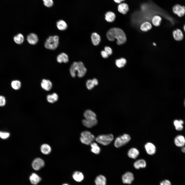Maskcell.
<instances>
[{
    "instance_id": "cell-1",
    "label": "cell",
    "mask_w": 185,
    "mask_h": 185,
    "mask_svg": "<svg viewBox=\"0 0 185 185\" xmlns=\"http://www.w3.org/2000/svg\"><path fill=\"white\" fill-rule=\"evenodd\" d=\"M106 36L108 39L110 41H113L115 39L117 40V43L119 45L124 43L127 38L124 31L121 29L117 27H113L107 31Z\"/></svg>"
},
{
    "instance_id": "cell-2",
    "label": "cell",
    "mask_w": 185,
    "mask_h": 185,
    "mask_svg": "<svg viewBox=\"0 0 185 185\" xmlns=\"http://www.w3.org/2000/svg\"><path fill=\"white\" fill-rule=\"evenodd\" d=\"M85 118L82 121V123L84 126L89 128L92 127L96 125L97 123L96 114L91 110H86L84 113Z\"/></svg>"
},
{
    "instance_id": "cell-3",
    "label": "cell",
    "mask_w": 185,
    "mask_h": 185,
    "mask_svg": "<svg viewBox=\"0 0 185 185\" xmlns=\"http://www.w3.org/2000/svg\"><path fill=\"white\" fill-rule=\"evenodd\" d=\"M70 71L71 75L72 77H75L76 76V72L77 71L78 76L79 78H82L86 74L87 69L81 62H75L71 64Z\"/></svg>"
},
{
    "instance_id": "cell-4",
    "label": "cell",
    "mask_w": 185,
    "mask_h": 185,
    "mask_svg": "<svg viewBox=\"0 0 185 185\" xmlns=\"http://www.w3.org/2000/svg\"><path fill=\"white\" fill-rule=\"evenodd\" d=\"M59 44V37L57 35L49 36L45 41L44 45L47 49L54 50L58 46Z\"/></svg>"
},
{
    "instance_id": "cell-5",
    "label": "cell",
    "mask_w": 185,
    "mask_h": 185,
    "mask_svg": "<svg viewBox=\"0 0 185 185\" xmlns=\"http://www.w3.org/2000/svg\"><path fill=\"white\" fill-rule=\"evenodd\" d=\"M131 139V137L129 134H124L116 139L114 143V146L116 147H120L127 144Z\"/></svg>"
},
{
    "instance_id": "cell-6",
    "label": "cell",
    "mask_w": 185,
    "mask_h": 185,
    "mask_svg": "<svg viewBox=\"0 0 185 185\" xmlns=\"http://www.w3.org/2000/svg\"><path fill=\"white\" fill-rule=\"evenodd\" d=\"M95 139L94 136L89 131H84L81 134L80 140L84 144L87 145L90 144Z\"/></svg>"
},
{
    "instance_id": "cell-7",
    "label": "cell",
    "mask_w": 185,
    "mask_h": 185,
    "mask_svg": "<svg viewBox=\"0 0 185 185\" xmlns=\"http://www.w3.org/2000/svg\"><path fill=\"white\" fill-rule=\"evenodd\" d=\"M114 138L113 135L111 134L101 135L97 136L95 140L98 143L104 145H107L111 142Z\"/></svg>"
},
{
    "instance_id": "cell-8",
    "label": "cell",
    "mask_w": 185,
    "mask_h": 185,
    "mask_svg": "<svg viewBox=\"0 0 185 185\" xmlns=\"http://www.w3.org/2000/svg\"><path fill=\"white\" fill-rule=\"evenodd\" d=\"M45 164L44 161L42 159L37 158L33 161L32 165L33 168L36 171L39 170L43 167Z\"/></svg>"
},
{
    "instance_id": "cell-9",
    "label": "cell",
    "mask_w": 185,
    "mask_h": 185,
    "mask_svg": "<svg viewBox=\"0 0 185 185\" xmlns=\"http://www.w3.org/2000/svg\"><path fill=\"white\" fill-rule=\"evenodd\" d=\"M173 11L178 16L181 17L185 14V7L179 4H176L173 7Z\"/></svg>"
},
{
    "instance_id": "cell-10",
    "label": "cell",
    "mask_w": 185,
    "mask_h": 185,
    "mask_svg": "<svg viewBox=\"0 0 185 185\" xmlns=\"http://www.w3.org/2000/svg\"><path fill=\"white\" fill-rule=\"evenodd\" d=\"M122 179L124 183L130 184L134 180L133 174L131 172H127L123 175Z\"/></svg>"
},
{
    "instance_id": "cell-11",
    "label": "cell",
    "mask_w": 185,
    "mask_h": 185,
    "mask_svg": "<svg viewBox=\"0 0 185 185\" xmlns=\"http://www.w3.org/2000/svg\"><path fill=\"white\" fill-rule=\"evenodd\" d=\"M144 147L146 151L148 154L152 155L155 153L156 147L153 143L148 142L145 144Z\"/></svg>"
},
{
    "instance_id": "cell-12",
    "label": "cell",
    "mask_w": 185,
    "mask_h": 185,
    "mask_svg": "<svg viewBox=\"0 0 185 185\" xmlns=\"http://www.w3.org/2000/svg\"><path fill=\"white\" fill-rule=\"evenodd\" d=\"M174 143L176 146L182 147L185 145V137L182 135H178L175 138Z\"/></svg>"
},
{
    "instance_id": "cell-13",
    "label": "cell",
    "mask_w": 185,
    "mask_h": 185,
    "mask_svg": "<svg viewBox=\"0 0 185 185\" xmlns=\"http://www.w3.org/2000/svg\"><path fill=\"white\" fill-rule=\"evenodd\" d=\"M27 40L29 44L34 45L38 43V38L36 34L33 33H31L27 36Z\"/></svg>"
},
{
    "instance_id": "cell-14",
    "label": "cell",
    "mask_w": 185,
    "mask_h": 185,
    "mask_svg": "<svg viewBox=\"0 0 185 185\" xmlns=\"http://www.w3.org/2000/svg\"><path fill=\"white\" fill-rule=\"evenodd\" d=\"M41 85L42 88L46 91H49L52 88V84L49 80L43 79L41 82Z\"/></svg>"
},
{
    "instance_id": "cell-15",
    "label": "cell",
    "mask_w": 185,
    "mask_h": 185,
    "mask_svg": "<svg viewBox=\"0 0 185 185\" xmlns=\"http://www.w3.org/2000/svg\"><path fill=\"white\" fill-rule=\"evenodd\" d=\"M129 10L128 6L127 4L126 3H121L118 7V12L123 14H125Z\"/></svg>"
},
{
    "instance_id": "cell-16",
    "label": "cell",
    "mask_w": 185,
    "mask_h": 185,
    "mask_svg": "<svg viewBox=\"0 0 185 185\" xmlns=\"http://www.w3.org/2000/svg\"><path fill=\"white\" fill-rule=\"evenodd\" d=\"M139 154L138 150L135 148H132L128 151L127 154L128 156L133 159H136Z\"/></svg>"
},
{
    "instance_id": "cell-17",
    "label": "cell",
    "mask_w": 185,
    "mask_h": 185,
    "mask_svg": "<svg viewBox=\"0 0 185 185\" xmlns=\"http://www.w3.org/2000/svg\"><path fill=\"white\" fill-rule=\"evenodd\" d=\"M57 61L59 63L62 62L67 63L68 62L69 59L68 55L64 53H62L58 55L57 58Z\"/></svg>"
},
{
    "instance_id": "cell-18",
    "label": "cell",
    "mask_w": 185,
    "mask_h": 185,
    "mask_svg": "<svg viewBox=\"0 0 185 185\" xmlns=\"http://www.w3.org/2000/svg\"><path fill=\"white\" fill-rule=\"evenodd\" d=\"M30 181L32 184H37L41 180V178L37 174L33 173L30 176L29 178Z\"/></svg>"
},
{
    "instance_id": "cell-19",
    "label": "cell",
    "mask_w": 185,
    "mask_h": 185,
    "mask_svg": "<svg viewBox=\"0 0 185 185\" xmlns=\"http://www.w3.org/2000/svg\"><path fill=\"white\" fill-rule=\"evenodd\" d=\"M173 35L174 39L178 41H181L183 38V34L182 31L180 29H177L173 31Z\"/></svg>"
},
{
    "instance_id": "cell-20",
    "label": "cell",
    "mask_w": 185,
    "mask_h": 185,
    "mask_svg": "<svg viewBox=\"0 0 185 185\" xmlns=\"http://www.w3.org/2000/svg\"><path fill=\"white\" fill-rule=\"evenodd\" d=\"M146 162L144 159H140L137 160L134 164V168L136 169L144 168L146 166Z\"/></svg>"
},
{
    "instance_id": "cell-21",
    "label": "cell",
    "mask_w": 185,
    "mask_h": 185,
    "mask_svg": "<svg viewBox=\"0 0 185 185\" xmlns=\"http://www.w3.org/2000/svg\"><path fill=\"white\" fill-rule=\"evenodd\" d=\"M91 40L93 44L94 45H97L99 44L100 41V37L97 33H93L91 35Z\"/></svg>"
},
{
    "instance_id": "cell-22",
    "label": "cell",
    "mask_w": 185,
    "mask_h": 185,
    "mask_svg": "<svg viewBox=\"0 0 185 185\" xmlns=\"http://www.w3.org/2000/svg\"><path fill=\"white\" fill-rule=\"evenodd\" d=\"M95 182L96 185H106V179L104 176L100 175L97 177Z\"/></svg>"
},
{
    "instance_id": "cell-23",
    "label": "cell",
    "mask_w": 185,
    "mask_h": 185,
    "mask_svg": "<svg viewBox=\"0 0 185 185\" xmlns=\"http://www.w3.org/2000/svg\"><path fill=\"white\" fill-rule=\"evenodd\" d=\"M116 15L113 12L108 11L105 14V19L108 22H112L115 20Z\"/></svg>"
},
{
    "instance_id": "cell-24",
    "label": "cell",
    "mask_w": 185,
    "mask_h": 185,
    "mask_svg": "<svg viewBox=\"0 0 185 185\" xmlns=\"http://www.w3.org/2000/svg\"><path fill=\"white\" fill-rule=\"evenodd\" d=\"M40 150L42 153L45 155L49 154L51 151V148L50 146L46 144H43L41 145Z\"/></svg>"
},
{
    "instance_id": "cell-25",
    "label": "cell",
    "mask_w": 185,
    "mask_h": 185,
    "mask_svg": "<svg viewBox=\"0 0 185 185\" xmlns=\"http://www.w3.org/2000/svg\"><path fill=\"white\" fill-rule=\"evenodd\" d=\"M140 29L142 31L146 32L152 28L151 24L149 22H145L142 23L140 26Z\"/></svg>"
},
{
    "instance_id": "cell-26",
    "label": "cell",
    "mask_w": 185,
    "mask_h": 185,
    "mask_svg": "<svg viewBox=\"0 0 185 185\" xmlns=\"http://www.w3.org/2000/svg\"><path fill=\"white\" fill-rule=\"evenodd\" d=\"M56 26L58 29L61 31L65 30L67 27V25L64 21L60 20L56 23Z\"/></svg>"
},
{
    "instance_id": "cell-27",
    "label": "cell",
    "mask_w": 185,
    "mask_h": 185,
    "mask_svg": "<svg viewBox=\"0 0 185 185\" xmlns=\"http://www.w3.org/2000/svg\"><path fill=\"white\" fill-rule=\"evenodd\" d=\"M162 20V18L160 16L158 15H155L153 17L152 22L154 25L158 26L160 25Z\"/></svg>"
},
{
    "instance_id": "cell-28",
    "label": "cell",
    "mask_w": 185,
    "mask_h": 185,
    "mask_svg": "<svg viewBox=\"0 0 185 185\" xmlns=\"http://www.w3.org/2000/svg\"><path fill=\"white\" fill-rule=\"evenodd\" d=\"M72 177L76 181H81L84 179V176L82 173L79 171H76L73 174Z\"/></svg>"
},
{
    "instance_id": "cell-29",
    "label": "cell",
    "mask_w": 185,
    "mask_h": 185,
    "mask_svg": "<svg viewBox=\"0 0 185 185\" xmlns=\"http://www.w3.org/2000/svg\"><path fill=\"white\" fill-rule=\"evenodd\" d=\"M58 97L57 94L54 93L51 95H48L47 97V99L49 103H53L58 100Z\"/></svg>"
},
{
    "instance_id": "cell-30",
    "label": "cell",
    "mask_w": 185,
    "mask_h": 185,
    "mask_svg": "<svg viewBox=\"0 0 185 185\" xmlns=\"http://www.w3.org/2000/svg\"><path fill=\"white\" fill-rule=\"evenodd\" d=\"M91 151L96 154H98L100 151V149L97 144L95 142L92 143L91 144Z\"/></svg>"
},
{
    "instance_id": "cell-31",
    "label": "cell",
    "mask_w": 185,
    "mask_h": 185,
    "mask_svg": "<svg viewBox=\"0 0 185 185\" xmlns=\"http://www.w3.org/2000/svg\"><path fill=\"white\" fill-rule=\"evenodd\" d=\"M126 59L124 58L116 59L115 61L116 66L118 68H121L123 67L126 63Z\"/></svg>"
},
{
    "instance_id": "cell-32",
    "label": "cell",
    "mask_w": 185,
    "mask_h": 185,
    "mask_svg": "<svg viewBox=\"0 0 185 185\" xmlns=\"http://www.w3.org/2000/svg\"><path fill=\"white\" fill-rule=\"evenodd\" d=\"M14 40L16 43L20 44L23 42L24 41V37L22 34L21 33H19L14 36Z\"/></svg>"
},
{
    "instance_id": "cell-33",
    "label": "cell",
    "mask_w": 185,
    "mask_h": 185,
    "mask_svg": "<svg viewBox=\"0 0 185 185\" xmlns=\"http://www.w3.org/2000/svg\"><path fill=\"white\" fill-rule=\"evenodd\" d=\"M21 82L18 80H13L11 83L12 87L15 90L19 89L21 87Z\"/></svg>"
},
{
    "instance_id": "cell-34",
    "label": "cell",
    "mask_w": 185,
    "mask_h": 185,
    "mask_svg": "<svg viewBox=\"0 0 185 185\" xmlns=\"http://www.w3.org/2000/svg\"><path fill=\"white\" fill-rule=\"evenodd\" d=\"M173 124L176 130L177 131H180L183 129V126L179 120H175L173 122Z\"/></svg>"
},
{
    "instance_id": "cell-35",
    "label": "cell",
    "mask_w": 185,
    "mask_h": 185,
    "mask_svg": "<svg viewBox=\"0 0 185 185\" xmlns=\"http://www.w3.org/2000/svg\"><path fill=\"white\" fill-rule=\"evenodd\" d=\"M86 85L87 88L90 90L94 87V85L93 84L91 80H88L86 82Z\"/></svg>"
},
{
    "instance_id": "cell-36",
    "label": "cell",
    "mask_w": 185,
    "mask_h": 185,
    "mask_svg": "<svg viewBox=\"0 0 185 185\" xmlns=\"http://www.w3.org/2000/svg\"><path fill=\"white\" fill-rule=\"evenodd\" d=\"M44 5L48 7H51L53 4L52 0H43Z\"/></svg>"
},
{
    "instance_id": "cell-37",
    "label": "cell",
    "mask_w": 185,
    "mask_h": 185,
    "mask_svg": "<svg viewBox=\"0 0 185 185\" xmlns=\"http://www.w3.org/2000/svg\"><path fill=\"white\" fill-rule=\"evenodd\" d=\"M10 135V133H8L0 131V137L3 139L8 138Z\"/></svg>"
},
{
    "instance_id": "cell-38",
    "label": "cell",
    "mask_w": 185,
    "mask_h": 185,
    "mask_svg": "<svg viewBox=\"0 0 185 185\" xmlns=\"http://www.w3.org/2000/svg\"><path fill=\"white\" fill-rule=\"evenodd\" d=\"M6 103L5 97L2 96H0V106H4Z\"/></svg>"
},
{
    "instance_id": "cell-39",
    "label": "cell",
    "mask_w": 185,
    "mask_h": 185,
    "mask_svg": "<svg viewBox=\"0 0 185 185\" xmlns=\"http://www.w3.org/2000/svg\"><path fill=\"white\" fill-rule=\"evenodd\" d=\"M104 51L108 55H111L112 53V50L111 48L109 47H105L104 48Z\"/></svg>"
},
{
    "instance_id": "cell-40",
    "label": "cell",
    "mask_w": 185,
    "mask_h": 185,
    "mask_svg": "<svg viewBox=\"0 0 185 185\" xmlns=\"http://www.w3.org/2000/svg\"><path fill=\"white\" fill-rule=\"evenodd\" d=\"M160 185H171V184L169 181L165 180L161 182Z\"/></svg>"
},
{
    "instance_id": "cell-41",
    "label": "cell",
    "mask_w": 185,
    "mask_h": 185,
    "mask_svg": "<svg viewBox=\"0 0 185 185\" xmlns=\"http://www.w3.org/2000/svg\"><path fill=\"white\" fill-rule=\"evenodd\" d=\"M101 54L102 57L104 58H106L108 57V55L104 50L101 51Z\"/></svg>"
},
{
    "instance_id": "cell-42",
    "label": "cell",
    "mask_w": 185,
    "mask_h": 185,
    "mask_svg": "<svg viewBox=\"0 0 185 185\" xmlns=\"http://www.w3.org/2000/svg\"><path fill=\"white\" fill-rule=\"evenodd\" d=\"M92 80L94 86H96L98 84V81L97 79L95 78Z\"/></svg>"
},
{
    "instance_id": "cell-43",
    "label": "cell",
    "mask_w": 185,
    "mask_h": 185,
    "mask_svg": "<svg viewBox=\"0 0 185 185\" xmlns=\"http://www.w3.org/2000/svg\"><path fill=\"white\" fill-rule=\"evenodd\" d=\"M114 1L117 3H120L122 2L120 0H114Z\"/></svg>"
},
{
    "instance_id": "cell-44",
    "label": "cell",
    "mask_w": 185,
    "mask_h": 185,
    "mask_svg": "<svg viewBox=\"0 0 185 185\" xmlns=\"http://www.w3.org/2000/svg\"><path fill=\"white\" fill-rule=\"evenodd\" d=\"M181 150L182 152L185 153V147H182Z\"/></svg>"
},
{
    "instance_id": "cell-45",
    "label": "cell",
    "mask_w": 185,
    "mask_h": 185,
    "mask_svg": "<svg viewBox=\"0 0 185 185\" xmlns=\"http://www.w3.org/2000/svg\"><path fill=\"white\" fill-rule=\"evenodd\" d=\"M179 121L182 125H183V124L184 122L183 120H182L180 119L179 120Z\"/></svg>"
},
{
    "instance_id": "cell-46",
    "label": "cell",
    "mask_w": 185,
    "mask_h": 185,
    "mask_svg": "<svg viewBox=\"0 0 185 185\" xmlns=\"http://www.w3.org/2000/svg\"><path fill=\"white\" fill-rule=\"evenodd\" d=\"M183 28H184V31L185 32V24Z\"/></svg>"
},
{
    "instance_id": "cell-47",
    "label": "cell",
    "mask_w": 185,
    "mask_h": 185,
    "mask_svg": "<svg viewBox=\"0 0 185 185\" xmlns=\"http://www.w3.org/2000/svg\"><path fill=\"white\" fill-rule=\"evenodd\" d=\"M153 45L155 46L156 45V44L155 43H153Z\"/></svg>"
},
{
    "instance_id": "cell-48",
    "label": "cell",
    "mask_w": 185,
    "mask_h": 185,
    "mask_svg": "<svg viewBox=\"0 0 185 185\" xmlns=\"http://www.w3.org/2000/svg\"><path fill=\"white\" fill-rule=\"evenodd\" d=\"M62 185H69L67 184H63Z\"/></svg>"
},
{
    "instance_id": "cell-49",
    "label": "cell",
    "mask_w": 185,
    "mask_h": 185,
    "mask_svg": "<svg viewBox=\"0 0 185 185\" xmlns=\"http://www.w3.org/2000/svg\"><path fill=\"white\" fill-rule=\"evenodd\" d=\"M122 2L123 1H124L125 0H120Z\"/></svg>"
},
{
    "instance_id": "cell-50",
    "label": "cell",
    "mask_w": 185,
    "mask_h": 185,
    "mask_svg": "<svg viewBox=\"0 0 185 185\" xmlns=\"http://www.w3.org/2000/svg\"><path fill=\"white\" fill-rule=\"evenodd\" d=\"M184 106H185V100L184 102Z\"/></svg>"
}]
</instances>
